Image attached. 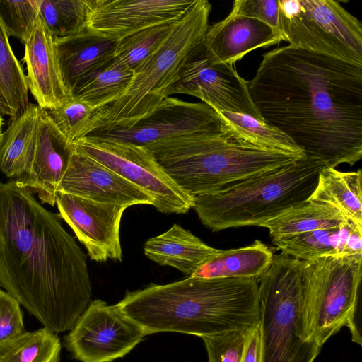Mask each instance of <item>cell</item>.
<instances>
[{
  "label": "cell",
  "mask_w": 362,
  "mask_h": 362,
  "mask_svg": "<svg viewBox=\"0 0 362 362\" xmlns=\"http://www.w3.org/2000/svg\"><path fill=\"white\" fill-rule=\"evenodd\" d=\"M264 122L329 167L362 157V65L291 45L262 54L247 81Z\"/></svg>",
  "instance_id": "1"
},
{
  "label": "cell",
  "mask_w": 362,
  "mask_h": 362,
  "mask_svg": "<svg viewBox=\"0 0 362 362\" xmlns=\"http://www.w3.org/2000/svg\"><path fill=\"white\" fill-rule=\"evenodd\" d=\"M0 286L52 332L72 329L92 294L86 255L17 180L0 181Z\"/></svg>",
  "instance_id": "2"
},
{
  "label": "cell",
  "mask_w": 362,
  "mask_h": 362,
  "mask_svg": "<svg viewBox=\"0 0 362 362\" xmlns=\"http://www.w3.org/2000/svg\"><path fill=\"white\" fill-rule=\"evenodd\" d=\"M117 305L145 335L178 332L212 336L258 323V282L238 278L187 277L127 291Z\"/></svg>",
  "instance_id": "3"
},
{
  "label": "cell",
  "mask_w": 362,
  "mask_h": 362,
  "mask_svg": "<svg viewBox=\"0 0 362 362\" xmlns=\"http://www.w3.org/2000/svg\"><path fill=\"white\" fill-rule=\"evenodd\" d=\"M146 148L173 181L194 198L281 168L302 158L255 146L224 132L182 135Z\"/></svg>",
  "instance_id": "4"
},
{
  "label": "cell",
  "mask_w": 362,
  "mask_h": 362,
  "mask_svg": "<svg viewBox=\"0 0 362 362\" xmlns=\"http://www.w3.org/2000/svg\"><path fill=\"white\" fill-rule=\"evenodd\" d=\"M326 167L323 160L304 156L286 166L197 196L192 208L202 224L214 232L261 226L308 200Z\"/></svg>",
  "instance_id": "5"
},
{
  "label": "cell",
  "mask_w": 362,
  "mask_h": 362,
  "mask_svg": "<svg viewBox=\"0 0 362 362\" xmlns=\"http://www.w3.org/2000/svg\"><path fill=\"white\" fill-rule=\"evenodd\" d=\"M211 10L207 0H195L159 47L133 72L124 93L96 110L86 135L96 130L132 126L168 97V90L182 66L202 47Z\"/></svg>",
  "instance_id": "6"
},
{
  "label": "cell",
  "mask_w": 362,
  "mask_h": 362,
  "mask_svg": "<svg viewBox=\"0 0 362 362\" xmlns=\"http://www.w3.org/2000/svg\"><path fill=\"white\" fill-rule=\"evenodd\" d=\"M362 255L301 260V327L320 347L343 327L361 345L356 325Z\"/></svg>",
  "instance_id": "7"
},
{
  "label": "cell",
  "mask_w": 362,
  "mask_h": 362,
  "mask_svg": "<svg viewBox=\"0 0 362 362\" xmlns=\"http://www.w3.org/2000/svg\"><path fill=\"white\" fill-rule=\"evenodd\" d=\"M257 282L261 362H313L322 348L302 335L301 260L274 255Z\"/></svg>",
  "instance_id": "8"
},
{
  "label": "cell",
  "mask_w": 362,
  "mask_h": 362,
  "mask_svg": "<svg viewBox=\"0 0 362 362\" xmlns=\"http://www.w3.org/2000/svg\"><path fill=\"white\" fill-rule=\"evenodd\" d=\"M289 45L362 65V23L334 0H279Z\"/></svg>",
  "instance_id": "9"
},
{
  "label": "cell",
  "mask_w": 362,
  "mask_h": 362,
  "mask_svg": "<svg viewBox=\"0 0 362 362\" xmlns=\"http://www.w3.org/2000/svg\"><path fill=\"white\" fill-rule=\"evenodd\" d=\"M71 145L147 194L158 211L185 214L193 207L194 198L173 181L146 146L90 136Z\"/></svg>",
  "instance_id": "10"
},
{
  "label": "cell",
  "mask_w": 362,
  "mask_h": 362,
  "mask_svg": "<svg viewBox=\"0 0 362 362\" xmlns=\"http://www.w3.org/2000/svg\"><path fill=\"white\" fill-rule=\"evenodd\" d=\"M117 304L90 301L64 337L71 356L81 362H112L129 353L145 337Z\"/></svg>",
  "instance_id": "11"
},
{
  "label": "cell",
  "mask_w": 362,
  "mask_h": 362,
  "mask_svg": "<svg viewBox=\"0 0 362 362\" xmlns=\"http://www.w3.org/2000/svg\"><path fill=\"white\" fill-rule=\"evenodd\" d=\"M220 132H223L221 119L207 104L169 96L151 114L132 126L96 130L85 136L146 146L182 135Z\"/></svg>",
  "instance_id": "12"
},
{
  "label": "cell",
  "mask_w": 362,
  "mask_h": 362,
  "mask_svg": "<svg viewBox=\"0 0 362 362\" xmlns=\"http://www.w3.org/2000/svg\"><path fill=\"white\" fill-rule=\"evenodd\" d=\"M187 94L214 110L245 114L264 122L250 95L247 81L233 64H211L202 47L182 66L168 96Z\"/></svg>",
  "instance_id": "13"
},
{
  "label": "cell",
  "mask_w": 362,
  "mask_h": 362,
  "mask_svg": "<svg viewBox=\"0 0 362 362\" xmlns=\"http://www.w3.org/2000/svg\"><path fill=\"white\" fill-rule=\"evenodd\" d=\"M55 204L60 218L86 248L91 260H122L119 227L127 206L92 201L59 192H57Z\"/></svg>",
  "instance_id": "14"
},
{
  "label": "cell",
  "mask_w": 362,
  "mask_h": 362,
  "mask_svg": "<svg viewBox=\"0 0 362 362\" xmlns=\"http://www.w3.org/2000/svg\"><path fill=\"white\" fill-rule=\"evenodd\" d=\"M195 0H93L86 28L119 40L141 30L180 20Z\"/></svg>",
  "instance_id": "15"
},
{
  "label": "cell",
  "mask_w": 362,
  "mask_h": 362,
  "mask_svg": "<svg viewBox=\"0 0 362 362\" xmlns=\"http://www.w3.org/2000/svg\"><path fill=\"white\" fill-rule=\"evenodd\" d=\"M70 146L69 159L57 192L128 207L136 204H153V199L139 188L76 151L71 144Z\"/></svg>",
  "instance_id": "16"
},
{
  "label": "cell",
  "mask_w": 362,
  "mask_h": 362,
  "mask_svg": "<svg viewBox=\"0 0 362 362\" xmlns=\"http://www.w3.org/2000/svg\"><path fill=\"white\" fill-rule=\"evenodd\" d=\"M283 41L280 33L253 18L230 14L209 27L203 40L211 64H234L247 53Z\"/></svg>",
  "instance_id": "17"
},
{
  "label": "cell",
  "mask_w": 362,
  "mask_h": 362,
  "mask_svg": "<svg viewBox=\"0 0 362 362\" xmlns=\"http://www.w3.org/2000/svg\"><path fill=\"white\" fill-rule=\"evenodd\" d=\"M24 44L28 90L42 110L55 109L72 95L62 76L54 38L40 16Z\"/></svg>",
  "instance_id": "18"
},
{
  "label": "cell",
  "mask_w": 362,
  "mask_h": 362,
  "mask_svg": "<svg viewBox=\"0 0 362 362\" xmlns=\"http://www.w3.org/2000/svg\"><path fill=\"white\" fill-rule=\"evenodd\" d=\"M70 153V143L47 111L42 110L30 171L23 180H17L18 182L36 194L41 204L54 206L57 187L66 168Z\"/></svg>",
  "instance_id": "19"
},
{
  "label": "cell",
  "mask_w": 362,
  "mask_h": 362,
  "mask_svg": "<svg viewBox=\"0 0 362 362\" xmlns=\"http://www.w3.org/2000/svg\"><path fill=\"white\" fill-rule=\"evenodd\" d=\"M118 41L86 28L69 37L54 38L64 83L71 91L116 55Z\"/></svg>",
  "instance_id": "20"
},
{
  "label": "cell",
  "mask_w": 362,
  "mask_h": 362,
  "mask_svg": "<svg viewBox=\"0 0 362 362\" xmlns=\"http://www.w3.org/2000/svg\"><path fill=\"white\" fill-rule=\"evenodd\" d=\"M281 253L299 260L362 255V227L346 221L336 228L272 239Z\"/></svg>",
  "instance_id": "21"
},
{
  "label": "cell",
  "mask_w": 362,
  "mask_h": 362,
  "mask_svg": "<svg viewBox=\"0 0 362 362\" xmlns=\"http://www.w3.org/2000/svg\"><path fill=\"white\" fill-rule=\"evenodd\" d=\"M144 250L148 259L160 265L174 267L187 277L221 252L177 223L165 233L149 238Z\"/></svg>",
  "instance_id": "22"
},
{
  "label": "cell",
  "mask_w": 362,
  "mask_h": 362,
  "mask_svg": "<svg viewBox=\"0 0 362 362\" xmlns=\"http://www.w3.org/2000/svg\"><path fill=\"white\" fill-rule=\"evenodd\" d=\"M42 110L38 105L30 103L28 110L10 122L2 132L0 170L12 180L21 181L30 171Z\"/></svg>",
  "instance_id": "23"
},
{
  "label": "cell",
  "mask_w": 362,
  "mask_h": 362,
  "mask_svg": "<svg viewBox=\"0 0 362 362\" xmlns=\"http://www.w3.org/2000/svg\"><path fill=\"white\" fill-rule=\"evenodd\" d=\"M274 259L272 250L260 240L236 249L221 250L192 276L204 279L238 278L258 280Z\"/></svg>",
  "instance_id": "24"
},
{
  "label": "cell",
  "mask_w": 362,
  "mask_h": 362,
  "mask_svg": "<svg viewBox=\"0 0 362 362\" xmlns=\"http://www.w3.org/2000/svg\"><path fill=\"white\" fill-rule=\"evenodd\" d=\"M309 200L327 204L344 218L362 227V171L341 172L323 168Z\"/></svg>",
  "instance_id": "25"
},
{
  "label": "cell",
  "mask_w": 362,
  "mask_h": 362,
  "mask_svg": "<svg viewBox=\"0 0 362 362\" xmlns=\"http://www.w3.org/2000/svg\"><path fill=\"white\" fill-rule=\"evenodd\" d=\"M346 221L333 206L308 199L269 219L261 226L269 230L271 239H277L339 227Z\"/></svg>",
  "instance_id": "26"
},
{
  "label": "cell",
  "mask_w": 362,
  "mask_h": 362,
  "mask_svg": "<svg viewBox=\"0 0 362 362\" xmlns=\"http://www.w3.org/2000/svg\"><path fill=\"white\" fill-rule=\"evenodd\" d=\"M30 105L26 76L0 18V115L8 116L11 122L21 117Z\"/></svg>",
  "instance_id": "27"
},
{
  "label": "cell",
  "mask_w": 362,
  "mask_h": 362,
  "mask_svg": "<svg viewBox=\"0 0 362 362\" xmlns=\"http://www.w3.org/2000/svg\"><path fill=\"white\" fill-rule=\"evenodd\" d=\"M223 132L231 137L255 146L303 157V151L285 134L257 119L240 113L215 110Z\"/></svg>",
  "instance_id": "28"
},
{
  "label": "cell",
  "mask_w": 362,
  "mask_h": 362,
  "mask_svg": "<svg viewBox=\"0 0 362 362\" xmlns=\"http://www.w3.org/2000/svg\"><path fill=\"white\" fill-rule=\"evenodd\" d=\"M132 76L133 71L115 57L78 84L71 95L98 110L117 100L127 88Z\"/></svg>",
  "instance_id": "29"
},
{
  "label": "cell",
  "mask_w": 362,
  "mask_h": 362,
  "mask_svg": "<svg viewBox=\"0 0 362 362\" xmlns=\"http://www.w3.org/2000/svg\"><path fill=\"white\" fill-rule=\"evenodd\" d=\"M61 341L46 327L0 343V362H59Z\"/></svg>",
  "instance_id": "30"
},
{
  "label": "cell",
  "mask_w": 362,
  "mask_h": 362,
  "mask_svg": "<svg viewBox=\"0 0 362 362\" xmlns=\"http://www.w3.org/2000/svg\"><path fill=\"white\" fill-rule=\"evenodd\" d=\"M93 0H40L39 16L53 38L76 35L86 28Z\"/></svg>",
  "instance_id": "31"
},
{
  "label": "cell",
  "mask_w": 362,
  "mask_h": 362,
  "mask_svg": "<svg viewBox=\"0 0 362 362\" xmlns=\"http://www.w3.org/2000/svg\"><path fill=\"white\" fill-rule=\"evenodd\" d=\"M173 24L148 28L120 39L115 57L134 72L159 47Z\"/></svg>",
  "instance_id": "32"
},
{
  "label": "cell",
  "mask_w": 362,
  "mask_h": 362,
  "mask_svg": "<svg viewBox=\"0 0 362 362\" xmlns=\"http://www.w3.org/2000/svg\"><path fill=\"white\" fill-rule=\"evenodd\" d=\"M96 110L89 103L71 96L57 108L46 111L71 144L86 135Z\"/></svg>",
  "instance_id": "33"
},
{
  "label": "cell",
  "mask_w": 362,
  "mask_h": 362,
  "mask_svg": "<svg viewBox=\"0 0 362 362\" xmlns=\"http://www.w3.org/2000/svg\"><path fill=\"white\" fill-rule=\"evenodd\" d=\"M40 0H0V18L8 35L25 42L39 17Z\"/></svg>",
  "instance_id": "34"
},
{
  "label": "cell",
  "mask_w": 362,
  "mask_h": 362,
  "mask_svg": "<svg viewBox=\"0 0 362 362\" xmlns=\"http://www.w3.org/2000/svg\"><path fill=\"white\" fill-rule=\"evenodd\" d=\"M248 330L236 329L202 337L208 362H241Z\"/></svg>",
  "instance_id": "35"
},
{
  "label": "cell",
  "mask_w": 362,
  "mask_h": 362,
  "mask_svg": "<svg viewBox=\"0 0 362 362\" xmlns=\"http://www.w3.org/2000/svg\"><path fill=\"white\" fill-rule=\"evenodd\" d=\"M230 13L258 19L280 33L279 0H236Z\"/></svg>",
  "instance_id": "36"
},
{
  "label": "cell",
  "mask_w": 362,
  "mask_h": 362,
  "mask_svg": "<svg viewBox=\"0 0 362 362\" xmlns=\"http://www.w3.org/2000/svg\"><path fill=\"white\" fill-rule=\"evenodd\" d=\"M25 332L18 301L0 288V343Z\"/></svg>",
  "instance_id": "37"
},
{
  "label": "cell",
  "mask_w": 362,
  "mask_h": 362,
  "mask_svg": "<svg viewBox=\"0 0 362 362\" xmlns=\"http://www.w3.org/2000/svg\"><path fill=\"white\" fill-rule=\"evenodd\" d=\"M241 362H261L260 334L258 323L247 332L245 347Z\"/></svg>",
  "instance_id": "38"
},
{
  "label": "cell",
  "mask_w": 362,
  "mask_h": 362,
  "mask_svg": "<svg viewBox=\"0 0 362 362\" xmlns=\"http://www.w3.org/2000/svg\"><path fill=\"white\" fill-rule=\"evenodd\" d=\"M2 130L0 131V155H1V134H2Z\"/></svg>",
  "instance_id": "39"
},
{
  "label": "cell",
  "mask_w": 362,
  "mask_h": 362,
  "mask_svg": "<svg viewBox=\"0 0 362 362\" xmlns=\"http://www.w3.org/2000/svg\"><path fill=\"white\" fill-rule=\"evenodd\" d=\"M3 117L0 115V124H4Z\"/></svg>",
  "instance_id": "40"
},
{
  "label": "cell",
  "mask_w": 362,
  "mask_h": 362,
  "mask_svg": "<svg viewBox=\"0 0 362 362\" xmlns=\"http://www.w3.org/2000/svg\"><path fill=\"white\" fill-rule=\"evenodd\" d=\"M2 126H3V124H0V131L2 130Z\"/></svg>",
  "instance_id": "41"
}]
</instances>
